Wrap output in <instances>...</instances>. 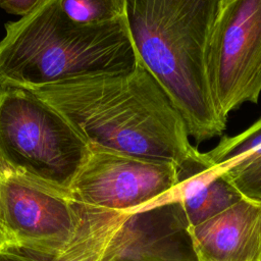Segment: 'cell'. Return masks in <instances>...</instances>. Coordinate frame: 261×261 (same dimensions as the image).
<instances>
[{
    "label": "cell",
    "instance_id": "obj_1",
    "mask_svg": "<svg viewBox=\"0 0 261 261\" xmlns=\"http://www.w3.org/2000/svg\"><path fill=\"white\" fill-rule=\"evenodd\" d=\"M62 114L89 146L178 168L201 160L184 117L138 60L128 71L30 90Z\"/></svg>",
    "mask_w": 261,
    "mask_h": 261
},
{
    "label": "cell",
    "instance_id": "obj_2",
    "mask_svg": "<svg viewBox=\"0 0 261 261\" xmlns=\"http://www.w3.org/2000/svg\"><path fill=\"white\" fill-rule=\"evenodd\" d=\"M223 0H124V21L138 60L161 85L202 143L226 126L214 104L207 52Z\"/></svg>",
    "mask_w": 261,
    "mask_h": 261
},
{
    "label": "cell",
    "instance_id": "obj_3",
    "mask_svg": "<svg viewBox=\"0 0 261 261\" xmlns=\"http://www.w3.org/2000/svg\"><path fill=\"white\" fill-rule=\"evenodd\" d=\"M0 40V86L27 90L89 76L128 71L138 62L124 16L100 25L67 18L57 0H46Z\"/></svg>",
    "mask_w": 261,
    "mask_h": 261
},
{
    "label": "cell",
    "instance_id": "obj_4",
    "mask_svg": "<svg viewBox=\"0 0 261 261\" xmlns=\"http://www.w3.org/2000/svg\"><path fill=\"white\" fill-rule=\"evenodd\" d=\"M90 154L67 119L30 90L0 86V166L70 195Z\"/></svg>",
    "mask_w": 261,
    "mask_h": 261
},
{
    "label": "cell",
    "instance_id": "obj_5",
    "mask_svg": "<svg viewBox=\"0 0 261 261\" xmlns=\"http://www.w3.org/2000/svg\"><path fill=\"white\" fill-rule=\"evenodd\" d=\"M207 74L219 115L227 120L261 95V0H223L207 52Z\"/></svg>",
    "mask_w": 261,
    "mask_h": 261
},
{
    "label": "cell",
    "instance_id": "obj_6",
    "mask_svg": "<svg viewBox=\"0 0 261 261\" xmlns=\"http://www.w3.org/2000/svg\"><path fill=\"white\" fill-rule=\"evenodd\" d=\"M90 154L70 188V197L86 205L134 212L176 198L178 167L89 146Z\"/></svg>",
    "mask_w": 261,
    "mask_h": 261
},
{
    "label": "cell",
    "instance_id": "obj_7",
    "mask_svg": "<svg viewBox=\"0 0 261 261\" xmlns=\"http://www.w3.org/2000/svg\"><path fill=\"white\" fill-rule=\"evenodd\" d=\"M1 215L6 243L47 257L72 238L81 204L69 194L0 166Z\"/></svg>",
    "mask_w": 261,
    "mask_h": 261
},
{
    "label": "cell",
    "instance_id": "obj_8",
    "mask_svg": "<svg viewBox=\"0 0 261 261\" xmlns=\"http://www.w3.org/2000/svg\"><path fill=\"white\" fill-rule=\"evenodd\" d=\"M102 261H199L179 200L128 212Z\"/></svg>",
    "mask_w": 261,
    "mask_h": 261
},
{
    "label": "cell",
    "instance_id": "obj_9",
    "mask_svg": "<svg viewBox=\"0 0 261 261\" xmlns=\"http://www.w3.org/2000/svg\"><path fill=\"white\" fill-rule=\"evenodd\" d=\"M190 233L199 261H261V201L243 197Z\"/></svg>",
    "mask_w": 261,
    "mask_h": 261
},
{
    "label": "cell",
    "instance_id": "obj_10",
    "mask_svg": "<svg viewBox=\"0 0 261 261\" xmlns=\"http://www.w3.org/2000/svg\"><path fill=\"white\" fill-rule=\"evenodd\" d=\"M243 197L206 153L201 160L178 168L176 198L190 226L220 213Z\"/></svg>",
    "mask_w": 261,
    "mask_h": 261
},
{
    "label": "cell",
    "instance_id": "obj_11",
    "mask_svg": "<svg viewBox=\"0 0 261 261\" xmlns=\"http://www.w3.org/2000/svg\"><path fill=\"white\" fill-rule=\"evenodd\" d=\"M206 155L244 197L261 201V117L242 133L222 137Z\"/></svg>",
    "mask_w": 261,
    "mask_h": 261
},
{
    "label": "cell",
    "instance_id": "obj_12",
    "mask_svg": "<svg viewBox=\"0 0 261 261\" xmlns=\"http://www.w3.org/2000/svg\"><path fill=\"white\" fill-rule=\"evenodd\" d=\"M81 204L79 225L64 249L49 261H102L128 212Z\"/></svg>",
    "mask_w": 261,
    "mask_h": 261
},
{
    "label": "cell",
    "instance_id": "obj_13",
    "mask_svg": "<svg viewBox=\"0 0 261 261\" xmlns=\"http://www.w3.org/2000/svg\"><path fill=\"white\" fill-rule=\"evenodd\" d=\"M64 15L76 24L100 25L124 16V0H57Z\"/></svg>",
    "mask_w": 261,
    "mask_h": 261
},
{
    "label": "cell",
    "instance_id": "obj_14",
    "mask_svg": "<svg viewBox=\"0 0 261 261\" xmlns=\"http://www.w3.org/2000/svg\"><path fill=\"white\" fill-rule=\"evenodd\" d=\"M50 257L30 252L10 243L0 245V261H49Z\"/></svg>",
    "mask_w": 261,
    "mask_h": 261
},
{
    "label": "cell",
    "instance_id": "obj_15",
    "mask_svg": "<svg viewBox=\"0 0 261 261\" xmlns=\"http://www.w3.org/2000/svg\"><path fill=\"white\" fill-rule=\"evenodd\" d=\"M46 0H0V7L7 13L20 17L36 10Z\"/></svg>",
    "mask_w": 261,
    "mask_h": 261
},
{
    "label": "cell",
    "instance_id": "obj_16",
    "mask_svg": "<svg viewBox=\"0 0 261 261\" xmlns=\"http://www.w3.org/2000/svg\"><path fill=\"white\" fill-rule=\"evenodd\" d=\"M6 243V234L4 231L3 227V222H2V215H1V182H0V245Z\"/></svg>",
    "mask_w": 261,
    "mask_h": 261
}]
</instances>
